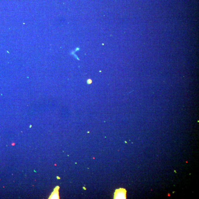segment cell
Segmentation results:
<instances>
[{"label":"cell","instance_id":"2","mask_svg":"<svg viewBox=\"0 0 199 199\" xmlns=\"http://www.w3.org/2000/svg\"><path fill=\"white\" fill-rule=\"evenodd\" d=\"M59 187L58 186H56L54 190L53 193L50 197L51 199H59Z\"/></svg>","mask_w":199,"mask_h":199},{"label":"cell","instance_id":"1","mask_svg":"<svg viewBox=\"0 0 199 199\" xmlns=\"http://www.w3.org/2000/svg\"><path fill=\"white\" fill-rule=\"evenodd\" d=\"M127 191L125 189L120 188L116 189L114 193V199L127 198Z\"/></svg>","mask_w":199,"mask_h":199}]
</instances>
